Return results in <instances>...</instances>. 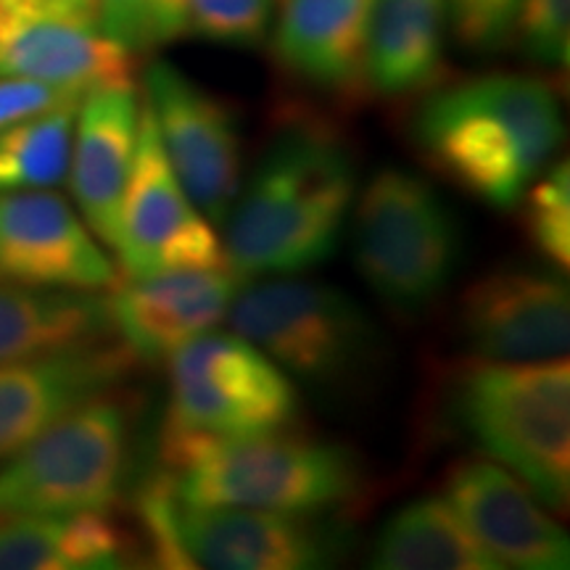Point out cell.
Wrapping results in <instances>:
<instances>
[{
	"label": "cell",
	"mask_w": 570,
	"mask_h": 570,
	"mask_svg": "<svg viewBox=\"0 0 570 570\" xmlns=\"http://www.w3.org/2000/svg\"><path fill=\"white\" fill-rule=\"evenodd\" d=\"M354 198L346 140L323 119H283L225 223L227 262L244 281L323 265L346 230Z\"/></svg>",
	"instance_id": "1"
},
{
	"label": "cell",
	"mask_w": 570,
	"mask_h": 570,
	"mask_svg": "<svg viewBox=\"0 0 570 570\" xmlns=\"http://www.w3.org/2000/svg\"><path fill=\"white\" fill-rule=\"evenodd\" d=\"M436 173L491 209H512L560 148L558 88L518 71H491L433 88L412 125Z\"/></svg>",
	"instance_id": "2"
},
{
	"label": "cell",
	"mask_w": 570,
	"mask_h": 570,
	"mask_svg": "<svg viewBox=\"0 0 570 570\" xmlns=\"http://www.w3.org/2000/svg\"><path fill=\"white\" fill-rule=\"evenodd\" d=\"M159 462L175 494L196 508L325 518L365 489V470L352 449L288 428L238 439L161 431Z\"/></svg>",
	"instance_id": "3"
},
{
	"label": "cell",
	"mask_w": 570,
	"mask_h": 570,
	"mask_svg": "<svg viewBox=\"0 0 570 570\" xmlns=\"http://www.w3.org/2000/svg\"><path fill=\"white\" fill-rule=\"evenodd\" d=\"M458 417L489 460L515 473L547 510L570 508V365L475 360L458 389Z\"/></svg>",
	"instance_id": "4"
},
{
	"label": "cell",
	"mask_w": 570,
	"mask_h": 570,
	"mask_svg": "<svg viewBox=\"0 0 570 570\" xmlns=\"http://www.w3.org/2000/svg\"><path fill=\"white\" fill-rule=\"evenodd\" d=\"M151 558L161 568L312 570L341 558L346 537L325 518L246 508H196L159 470L135 497Z\"/></svg>",
	"instance_id": "5"
},
{
	"label": "cell",
	"mask_w": 570,
	"mask_h": 570,
	"mask_svg": "<svg viewBox=\"0 0 570 570\" xmlns=\"http://www.w3.org/2000/svg\"><path fill=\"white\" fill-rule=\"evenodd\" d=\"M354 259L370 291L402 317L446 294L462 259L452 206L425 177L386 167L354 198Z\"/></svg>",
	"instance_id": "6"
},
{
	"label": "cell",
	"mask_w": 570,
	"mask_h": 570,
	"mask_svg": "<svg viewBox=\"0 0 570 570\" xmlns=\"http://www.w3.org/2000/svg\"><path fill=\"white\" fill-rule=\"evenodd\" d=\"M132 407L114 391L71 410L0 468V518L106 515L122 497Z\"/></svg>",
	"instance_id": "7"
},
{
	"label": "cell",
	"mask_w": 570,
	"mask_h": 570,
	"mask_svg": "<svg viewBox=\"0 0 570 570\" xmlns=\"http://www.w3.org/2000/svg\"><path fill=\"white\" fill-rule=\"evenodd\" d=\"M227 320L285 375L325 391L362 381L381 352L375 325L352 296L302 277L240 285Z\"/></svg>",
	"instance_id": "8"
},
{
	"label": "cell",
	"mask_w": 570,
	"mask_h": 570,
	"mask_svg": "<svg viewBox=\"0 0 570 570\" xmlns=\"http://www.w3.org/2000/svg\"><path fill=\"white\" fill-rule=\"evenodd\" d=\"M169 402L161 431L238 439L291 428L298 394L269 356L238 333H202L167 360Z\"/></svg>",
	"instance_id": "9"
},
{
	"label": "cell",
	"mask_w": 570,
	"mask_h": 570,
	"mask_svg": "<svg viewBox=\"0 0 570 570\" xmlns=\"http://www.w3.org/2000/svg\"><path fill=\"white\" fill-rule=\"evenodd\" d=\"M114 252L119 254L127 281L177 269L230 267L214 225L177 180L146 104L138 151L119 206Z\"/></svg>",
	"instance_id": "10"
},
{
	"label": "cell",
	"mask_w": 570,
	"mask_h": 570,
	"mask_svg": "<svg viewBox=\"0 0 570 570\" xmlns=\"http://www.w3.org/2000/svg\"><path fill=\"white\" fill-rule=\"evenodd\" d=\"M146 109L177 180L212 225L223 227L244 185V135L235 111L180 67L146 69Z\"/></svg>",
	"instance_id": "11"
},
{
	"label": "cell",
	"mask_w": 570,
	"mask_h": 570,
	"mask_svg": "<svg viewBox=\"0 0 570 570\" xmlns=\"http://www.w3.org/2000/svg\"><path fill=\"white\" fill-rule=\"evenodd\" d=\"M460 333L475 360L539 362L568 356V283L560 269L499 267L462 294Z\"/></svg>",
	"instance_id": "12"
},
{
	"label": "cell",
	"mask_w": 570,
	"mask_h": 570,
	"mask_svg": "<svg viewBox=\"0 0 570 570\" xmlns=\"http://www.w3.org/2000/svg\"><path fill=\"white\" fill-rule=\"evenodd\" d=\"M135 365L138 356L114 338L0 362V462L80 404L117 391Z\"/></svg>",
	"instance_id": "13"
},
{
	"label": "cell",
	"mask_w": 570,
	"mask_h": 570,
	"mask_svg": "<svg viewBox=\"0 0 570 570\" xmlns=\"http://www.w3.org/2000/svg\"><path fill=\"white\" fill-rule=\"evenodd\" d=\"M0 283L111 291L117 269L82 217L51 190L0 194Z\"/></svg>",
	"instance_id": "14"
},
{
	"label": "cell",
	"mask_w": 570,
	"mask_h": 570,
	"mask_svg": "<svg viewBox=\"0 0 570 570\" xmlns=\"http://www.w3.org/2000/svg\"><path fill=\"white\" fill-rule=\"evenodd\" d=\"M132 53L53 0H0V75L82 90L127 82Z\"/></svg>",
	"instance_id": "15"
},
{
	"label": "cell",
	"mask_w": 570,
	"mask_h": 570,
	"mask_svg": "<svg viewBox=\"0 0 570 570\" xmlns=\"http://www.w3.org/2000/svg\"><path fill=\"white\" fill-rule=\"evenodd\" d=\"M444 499L502 568L566 570L570 539L537 494L494 460H462L449 470Z\"/></svg>",
	"instance_id": "16"
},
{
	"label": "cell",
	"mask_w": 570,
	"mask_h": 570,
	"mask_svg": "<svg viewBox=\"0 0 570 570\" xmlns=\"http://www.w3.org/2000/svg\"><path fill=\"white\" fill-rule=\"evenodd\" d=\"M244 277L233 267L177 269L140 281H119L109 294L114 336L159 365L188 341L209 333L230 315Z\"/></svg>",
	"instance_id": "17"
},
{
	"label": "cell",
	"mask_w": 570,
	"mask_h": 570,
	"mask_svg": "<svg viewBox=\"0 0 570 570\" xmlns=\"http://www.w3.org/2000/svg\"><path fill=\"white\" fill-rule=\"evenodd\" d=\"M142 104L132 82L90 88L77 106L69 183L77 214L98 244L114 248L119 206L138 151Z\"/></svg>",
	"instance_id": "18"
},
{
	"label": "cell",
	"mask_w": 570,
	"mask_h": 570,
	"mask_svg": "<svg viewBox=\"0 0 570 570\" xmlns=\"http://www.w3.org/2000/svg\"><path fill=\"white\" fill-rule=\"evenodd\" d=\"M375 0H283L273 56L288 77L333 96L365 85Z\"/></svg>",
	"instance_id": "19"
},
{
	"label": "cell",
	"mask_w": 570,
	"mask_h": 570,
	"mask_svg": "<svg viewBox=\"0 0 570 570\" xmlns=\"http://www.w3.org/2000/svg\"><path fill=\"white\" fill-rule=\"evenodd\" d=\"M446 0H375L365 82L383 98L436 88L444 71Z\"/></svg>",
	"instance_id": "20"
},
{
	"label": "cell",
	"mask_w": 570,
	"mask_h": 570,
	"mask_svg": "<svg viewBox=\"0 0 570 570\" xmlns=\"http://www.w3.org/2000/svg\"><path fill=\"white\" fill-rule=\"evenodd\" d=\"M117 338L101 291L0 283V362Z\"/></svg>",
	"instance_id": "21"
},
{
	"label": "cell",
	"mask_w": 570,
	"mask_h": 570,
	"mask_svg": "<svg viewBox=\"0 0 570 570\" xmlns=\"http://www.w3.org/2000/svg\"><path fill=\"white\" fill-rule=\"evenodd\" d=\"M127 537L106 515L0 518V570L122 568Z\"/></svg>",
	"instance_id": "22"
},
{
	"label": "cell",
	"mask_w": 570,
	"mask_h": 570,
	"mask_svg": "<svg viewBox=\"0 0 570 570\" xmlns=\"http://www.w3.org/2000/svg\"><path fill=\"white\" fill-rule=\"evenodd\" d=\"M370 566L377 570H504L441 497L417 499L394 512L377 533Z\"/></svg>",
	"instance_id": "23"
},
{
	"label": "cell",
	"mask_w": 570,
	"mask_h": 570,
	"mask_svg": "<svg viewBox=\"0 0 570 570\" xmlns=\"http://www.w3.org/2000/svg\"><path fill=\"white\" fill-rule=\"evenodd\" d=\"M80 101L0 130V194L51 190L67 177Z\"/></svg>",
	"instance_id": "24"
},
{
	"label": "cell",
	"mask_w": 570,
	"mask_h": 570,
	"mask_svg": "<svg viewBox=\"0 0 570 570\" xmlns=\"http://www.w3.org/2000/svg\"><path fill=\"white\" fill-rule=\"evenodd\" d=\"M523 230L529 244L554 269L568 273L570 265V164L554 161L544 169L523 198Z\"/></svg>",
	"instance_id": "25"
},
{
	"label": "cell",
	"mask_w": 570,
	"mask_h": 570,
	"mask_svg": "<svg viewBox=\"0 0 570 570\" xmlns=\"http://www.w3.org/2000/svg\"><path fill=\"white\" fill-rule=\"evenodd\" d=\"M96 24L127 53H151L188 32L185 0H98Z\"/></svg>",
	"instance_id": "26"
},
{
	"label": "cell",
	"mask_w": 570,
	"mask_h": 570,
	"mask_svg": "<svg viewBox=\"0 0 570 570\" xmlns=\"http://www.w3.org/2000/svg\"><path fill=\"white\" fill-rule=\"evenodd\" d=\"M185 27L214 46L254 51L273 30V0H185Z\"/></svg>",
	"instance_id": "27"
},
{
	"label": "cell",
	"mask_w": 570,
	"mask_h": 570,
	"mask_svg": "<svg viewBox=\"0 0 570 570\" xmlns=\"http://www.w3.org/2000/svg\"><path fill=\"white\" fill-rule=\"evenodd\" d=\"M512 38H518L520 51L533 63L568 69L570 0H523Z\"/></svg>",
	"instance_id": "28"
},
{
	"label": "cell",
	"mask_w": 570,
	"mask_h": 570,
	"mask_svg": "<svg viewBox=\"0 0 570 570\" xmlns=\"http://www.w3.org/2000/svg\"><path fill=\"white\" fill-rule=\"evenodd\" d=\"M523 0H446V27L468 53H497L512 40Z\"/></svg>",
	"instance_id": "29"
},
{
	"label": "cell",
	"mask_w": 570,
	"mask_h": 570,
	"mask_svg": "<svg viewBox=\"0 0 570 570\" xmlns=\"http://www.w3.org/2000/svg\"><path fill=\"white\" fill-rule=\"evenodd\" d=\"M82 96V90L61 88V85L30 80V77L0 75V130L80 101Z\"/></svg>",
	"instance_id": "30"
},
{
	"label": "cell",
	"mask_w": 570,
	"mask_h": 570,
	"mask_svg": "<svg viewBox=\"0 0 570 570\" xmlns=\"http://www.w3.org/2000/svg\"><path fill=\"white\" fill-rule=\"evenodd\" d=\"M53 3L63 6V9H71L77 13H85V17L96 19V3L98 0H53Z\"/></svg>",
	"instance_id": "31"
}]
</instances>
